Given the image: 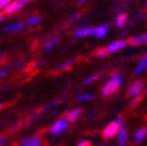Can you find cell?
I'll return each mask as SVG.
<instances>
[{
    "instance_id": "1",
    "label": "cell",
    "mask_w": 147,
    "mask_h": 146,
    "mask_svg": "<svg viewBox=\"0 0 147 146\" xmlns=\"http://www.w3.org/2000/svg\"><path fill=\"white\" fill-rule=\"evenodd\" d=\"M121 85H122V77L119 73H115V74L109 79V82H107L103 85L102 90H100V95L103 97L113 96V95H115L120 90Z\"/></svg>"
},
{
    "instance_id": "2",
    "label": "cell",
    "mask_w": 147,
    "mask_h": 146,
    "mask_svg": "<svg viewBox=\"0 0 147 146\" xmlns=\"http://www.w3.org/2000/svg\"><path fill=\"white\" fill-rule=\"evenodd\" d=\"M122 122H123V118L122 116H119V119H116L115 121H111L109 125H107V127L103 129V132H102L103 138H104L105 140H109V139H111V138H114L117 134V132H119L120 127L122 126Z\"/></svg>"
},
{
    "instance_id": "3",
    "label": "cell",
    "mask_w": 147,
    "mask_h": 146,
    "mask_svg": "<svg viewBox=\"0 0 147 146\" xmlns=\"http://www.w3.org/2000/svg\"><path fill=\"white\" fill-rule=\"evenodd\" d=\"M144 82L142 80H136L128 87V92H127V96L128 97H135L138 95H140L144 91Z\"/></svg>"
},
{
    "instance_id": "4",
    "label": "cell",
    "mask_w": 147,
    "mask_h": 146,
    "mask_svg": "<svg viewBox=\"0 0 147 146\" xmlns=\"http://www.w3.org/2000/svg\"><path fill=\"white\" fill-rule=\"evenodd\" d=\"M67 126H68V123H67V121H66L65 119L57 120L56 122L53 123V126L50 127V134H53V135L61 134L63 130H66Z\"/></svg>"
},
{
    "instance_id": "5",
    "label": "cell",
    "mask_w": 147,
    "mask_h": 146,
    "mask_svg": "<svg viewBox=\"0 0 147 146\" xmlns=\"http://www.w3.org/2000/svg\"><path fill=\"white\" fill-rule=\"evenodd\" d=\"M20 146H42V138L40 135L26 137L20 141Z\"/></svg>"
},
{
    "instance_id": "6",
    "label": "cell",
    "mask_w": 147,
    "mask_h": 146,
    "mask_svg": "<svg viewBox=\"0 0 147 146\" xmlns=\"http://www.w3.org/2000/svg\"><path fill=\"white\" fill-rule=\"evenodd\" d=\"M84 112V109L83 108H76V109H72L71 112H67L65 115V120L67 121V122H76L78 121V119L82 116Z\"/></svg>"
},
{
    "instance_id": "7",
    "label": "cell",
    "mask_w": 147,
    "mask_h": 146,
    "mask_svg": "<svg viewBox=\"0 0 147 146\" xmlns=\"http://www.w3.org/2000/svg\"><path fill=\"white\" fill-rule=\"evenodd\" d=\"M126 47H127V42L120 40V41H115L113 43H110V45L107 47V50H108V53H116V52H119V50L126 48Z\"/></svg>"
},
{
    "instance_id": "8",
    "label": "cell",
    "mask_w": 147,
    "mask_h": 146,
    "mask_svg": "<svg viewBox=\"0 0 147 146\" xmlns=\"http://www.w3.org/2000/svg\"><path fill=\"white\" fill-rule=\"evenodd\" d=\"M146 41H147V35L142 34V35L131 36V37L126 42H127V45H130V46H141L144 43H146Z\"/></svg>"
},
{
    "instance_id": "9",
    "label": "cell",
    "mask_w": 147,
    "mask_h": 146,
    "mask_svg": "<svg viewBox=\"0 0 147 146\" xmlns=\"http://www.w3.org/2000/svg\"><path fill=\"white\" fill-rule=\"evenodd\" d=\"M117 143H119V146H126L127 140H128V134H127V127L126 126H121L119 132H117Z\"/></svg>"
},
{
    "instance_id": "10",
    "label": "cell",
    "mask_w": 147,
    "mask_h": 146,
    "mask_svg": "<svg viewBox=\"0 0 147 146\" xmlns=\"http://www.w3.org/2000/svg\"><path fill=\"white\" fill-rule=\"evenodd\" d=\"M60 42V36H53V37H49L48 40H46L45 45H43V49L46 50V52H49V50L53 49L57 43Z\"/></svg>"
},
{
    "instance_id": "11",
    "label": "cell",
    "mask_w": 147,
    "mask_h": 146,
    "mask_svg": "<svg viewBox=\"0 0 147 146\" xmlns=\"http://www.w3.org/2000/svg\"><path fill=\"white\" fill-rule=\"evenodd\" d=\"M108 30H109V25L108 24H103V25H99L97 28H93L92 35L96 36V37H98V39H103L107 35Z\"/></svg>"
},
{
    "instance_id": "12",
    "label": "cell",
    "mask_w": 147,
    "mask_h": 146,
    "mask_svg": "<svg viewBox=\"0 0 147 146\" xmlns=\"http://www.w3.org/2000/svg\"><path fill=\"white\" fill-rule=\"evenodd\" d=\"M92 31H93V28H89V26L79 28L78 30L74 32V37L76 39H80V37H86V36H91Z\"/></svg>"
},
{
    "instance_id": "13",
    "label": "cell",
    "mask_w": 147,
    "mask_h": 146,
    "mask_svg": "<svg viewBox=\"0 0 147 146\" xmlns=\"http://www.w3.org/2000/svg\"><path fill=\"white\" fill-rule=\"evenodd\" d=\"M23 28H24V24L22 23V22H16V23H12L10 25H7L5 28V31H7V32H17V31L23 30Z\"/></svg>"
},
{
    "instance_id": "14",
    "label": "cell",
    "mask_w": 147,
    "mask_h": 146,
    "mask_svg": "<svg viewBox=\"0 0 147 146\" xmlns=\"http://www.w3.org/2000/svg\"><path fill=\"white\" fill-rule=\"evenodd\" d=\"M146 133H147L146 127H141V128L135 133V143L140 144L141 141H144L145 138H146Z\"/></svg>"
},
{
    "instance_id": "15",
    "label": "cell",
    "mask_w": 147,
    "mask_h": 146,
    "mask_svg": "<svg viewBox=\"0 0 147 146\" xmlns=\"http://www.w3.org/2000/svg\"><path fill=\"white\" fill-rule=\"evenodd\" d=\"M146 65H147V57H146V55H145V56H142V59L140 60L139 65L135 67V70H134V76H135V74H139V73H141L142 71H145Z\"/></svg>"
},
{
    "instance_id": "16",
    "label": "cell",
    "mask_w": 147,
    "mask_h": 146,
    "mask_svg": "<svg viewBox=\"0 0 147 146\" xmlns=\"http://www.w3.org/2000/svg\"><path fill=\"white\" fill-rule=\"evenodd\" d=\"M126 22H127V14L126 13H121V14H119V16L116 17L115 23L119 28H122L124 24H126Z\"/></svg>"
},
{
    "instance_id": "17",
    "label": "cell",
    "mask_w": 147,
    "mask_h": 146,
    "mask_svg": "<svg viewBox=\"0 0 147 146\" xmlns=\"http://www.w3.org/2000/svg\"><path fill=\"white\" fill-rule=\"evenodd\" d=\"M40 22H41V17L36 14V16H31V17H29V18H28L26 24H28L29 26H35V25H37Z\"/></svg>"
},
{
    "instance_id": "18",
    "label": "cell",
    "mask_w": 147,
    "mask_h": 146,
    "mask_svg": "<svg viewBox=\"0 0 147 146\" xmlns=\"http://www.w3.org/2000/svg\"><path fill=\"white\" fill-rule=\"evenodd\" d=\"M73 65V61L71 60V61H66V62H63V64H61V65H59V66L55 68V71H66V70H68V68H71V66Z\"/></svg>"
},
{
    "instance_id": "19",
    "label": "cell",
    "mask_w": 147,
    "mask_h": 146,
    "mask_svg": "<svg viewBox=\"0 0 147 146\" xmlns=\"http://www.w3.org/2000/svg\"><path fill=\"white\" fill-rule=\"evenodd\" d=\"M100 76H102V73H98V74H93V76H91V77H87L84 82H83V84L84 85H87V84H91V83H93V82H96V80H98L99 78H100Z\"/></svg>"
},
{
    "instance_id": "20",
    "label": "cell",
    "mask_w": 147,
    "mask_h": 146,
    "mask_svg": "<svg viewBox=\"0 0 147 146\" xmlns=\"http://www.w3.org/2000/svg\"><path fill=\"white\" fill-rule=\"evenodd\" d=\"M93 98H94V96L91 93H83V95H79V96L77 97V101L78 102H84V101H91Z\"/></svg>"
},
{
    "instance_id": "21",
    "label": "cell",
    "mask_w": 147,
    "mask_h": 146,
    "mask_svg": "<svg viewBox=\"0 0 147 146\" xmlns=\"http://www.w3.org/2000/svg\"><path fill=\"white\" fill-rule=\"evenodd\" d=\"M108 54H109V53H108L107 48H99V49H97V50H94V53H93V55L97 56V57H104V56H107Z\"/></svg>"
},
{
    "instance_id": "22",
    "label": "cell",
    "mask_w": 147,
    "mask_h": 146,
    "mask_svg": "<svg viewBox=\"0 0 147 146\" xmlns=\"http://www.w3.org/2000/svg\"><path fill=\"white\" fill-rule=\"evenodd\" d=\"M77 146H92V143L90 140H87V139H84L82 141H79Z\"/></svg>"
},
{
    "instance_id": "23",
    "label": "cell",
    "mask_w": 147,
    "mask_h": 146,
    "mask_svg": "<svg viewBox=\"0 0 147 146\" xmlns=\"http://www.w3.org/2000/svg\"><path fill=\"white\" fill-rule=\"evenodd\" d=\"M7 141V137H0V146L5 145Z\"/></svg>"
},
{
    "instance_id": "24",
    "label": "cell",
    "mask_w": 147,
    "mask_h": 146,
    "mask_svg": "<svg viewBox=\"0 0 147 146\" xmlns=\"http://www.w3.org/2000/svg\"><path fill=\"white\" fill-rule=\"evenodd\" d=\"M7 76V71L6 70H0V79H3Z\"/></svg>"
},
{
    "instance_id": "25",
    "label": "cell",
    "mask_w": 147,
    "mask_h": 146,
    "mask_svg": "<svg viewBox=\"0 0 147 146\" xmlns=\"http://www.w3.org/2000/svg\"><path fill=\"white\" fill-rule=\"evenodd\" d=\"M5 59V55L3 53H0V62H3V60Z\"/></svg>"
},
{
    "instance_id": "26",
    "label": "cell",
    "mask_w": 147,
    "mask_h": 146,
    "mask_svg": "<svg viewBox=\"0 0 147 146\" xmlns=\"http://www.w3.org/2000/svg\"><path fill=\"white\" fill-rule=\"evenodd\" d=\"M6 19V17L5 16H0V23H1V22H4Z\"/></svg>"
},
{
    "instance_id": "27",
    "label": "cell",
    "mask_w": 147,
    "mask_h": 146,
    "mask_svg": "<svg viewBox=\"0 0 147 146\" xmlns=\"http://www.w3.org/2000/svg\"><path fill=\"white\" fill-rule=\"evenodd\" d=\"M86 0H79V3H85Z\"/></svg>"
},
{
    "instance_id": "28",
    "label": "cell",
    "mask_w": 147,
    "mask_h": 146,
    "mask_svg": "<svg viewBox=\"0 0 147 146\" xmlns=\"http://www.w3.org/2000/svg\"><path fill=\"white\" fill-rule=\"evenodd\" d=\"M102 146H107V145H102Z\"/></svg>"
}]
</instances>
